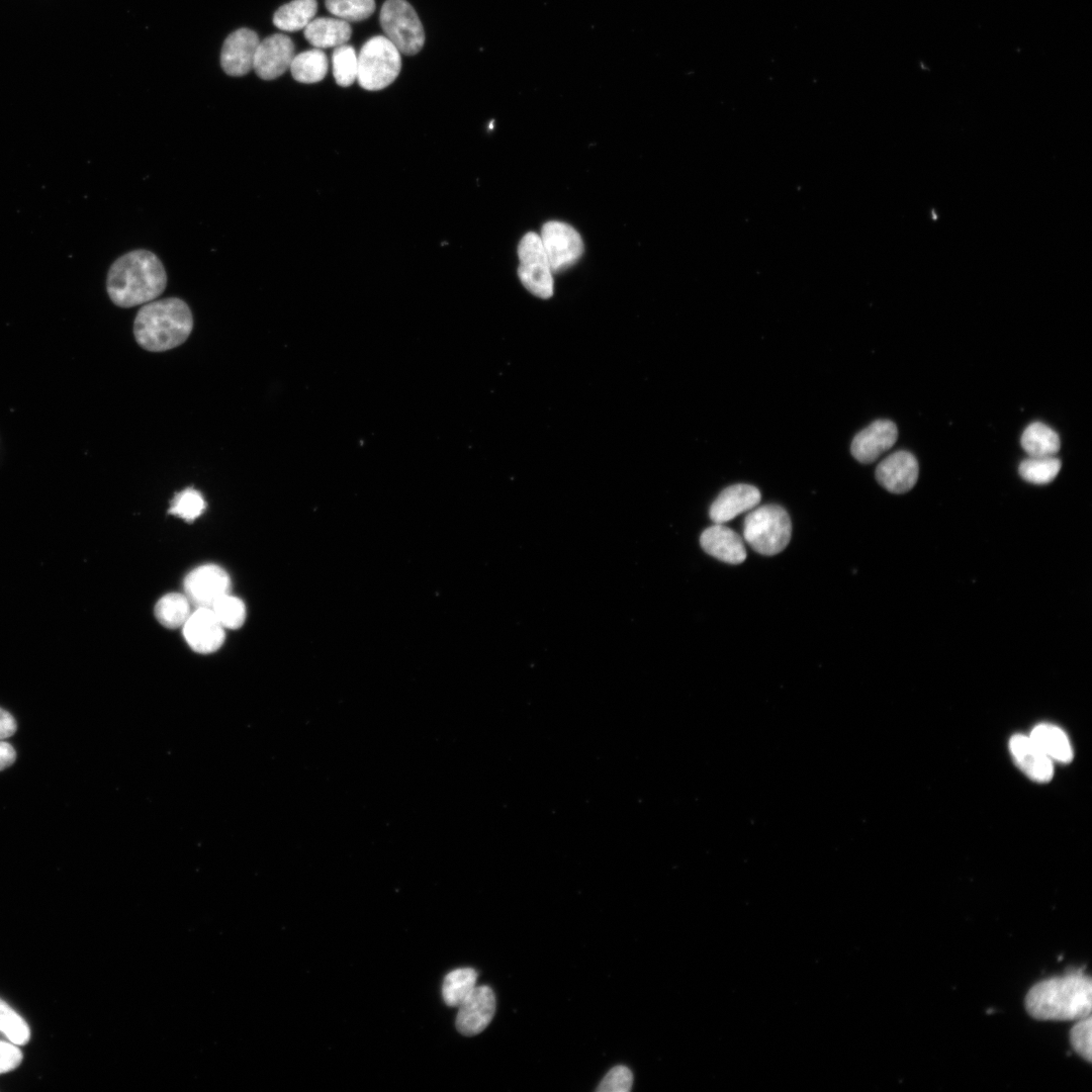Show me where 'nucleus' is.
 Instances as JSON below:
<instances>
[{"instance_id":"4","label":"nucleus","mask_w":1092,"mask_h":1092,"mask_svg":"<svg viewBox=\"0 0 1092 1092\" xmlns=\"http://www.w3.org/2000/svg\"><path fill=\"white\" fill-rule=\"evenodd\" d=\"M792 523L787 511L778 505L752 509L743 522L744 540L762 555H776L790 542Z\"/></svg>"},{"instance_id":"5","label":"nucleus","mask_w":1092,"mask_h":1092,"mask_svg":"<svg viewBox=\"0 0 1092 1092\" xmlns=\"http://www.w3.org/2000/svg\"><path fill=\"white\" fill-rule=\"evenodd\" d=\"M358 57L357 81L366 90H381L390 85L401 69V58L395 46L383 35L369 38Z\"/></svg>"},{"instance_id":"14","label":"nucleus","mask_w":1092,"mask_h":1092,"mask_svg":"<svg viewBox=\"0 0 1092 1092\" xmlns=\"http://www.w3.org/2000/svg\"><path fill=\"white\" fill-rule=\"evenodd\" d=\"M919 466L908 451L900 450L883 459L876 469L878 482L893 493L910 490L918 478Z\"/></svg>"},{"instance_id":"25","label":"nucleus","mask_w":1092,"mask_h":1092,"mask_svg":"<svg viewBox=\"0 0 1092 1092\" xmlns=\"http://www.w3.org/2000/svg\"><path fill=\"white\" fill-rule=\"evenodd\" d=\"M190 602L185 595L170 593L163 596L156 604L157 620L166 628L183 627L191 615Z\"/></svg>"},{"instance_id":"16","label":"nucleus","mask_w":1092,"mask_h":1092,"mask_svg":"<svg viewBox=\"0 0 1092 1092\" xmlns=\"http://www.w3.org/2000/svg\"><path fill=\"white\" fill-rule=\"evenodd\" d=\"M761 499L757 487L738 483L723 489L710 507L709 515L715 524H724L738 515L757 507Z\"/></svg>"},{"instance_id":"1","label":"nucleus","mask_w":1092,"mask_h":1092,"mask_svg":"<svg viewBox=\"0 0 1092 1092\" xmlns=\"http://www.w3.org/2000/svg\"><path fill=\"white\" fill-rule=\"evenodd\" d=\"M1091 1004V978L1082 970L1040 980L1024 998L1026 1012L1036 1020H1078L1090 1015Z\"/></svg>"},{"instance_id":"3","label":"nucleus","mask_w":1092,"mask_h":1092,"mask_svg":"<svg viewBox=\"0 0 1092 1092\" xmlns=\"http://www.w3.org/2000/svg\"><path fill=\"white\" fill-rule=\"evenodd\" d=\"M192 329V312L186 302L177 297L144 304L133 322L136 343L150 352H164L182 345Z\"/></svg>"},{"instance_id":"26","label":"nucleus","mask_w":1092,"mask_h":1092,"mask_svg":"<svg viewBox=\"0 0 1092 1092\" xmlns=\"http://www.w3.org/2000/svg\"><path fill=\"white\" fill-rule=\"evenodd\" d=\"M1061 469V461L1055 456H1029L1018 468L1020 476L1033 484H1046L1055 479Z\"/></svg>"},{"instance_id":"24","label":"nucleus","mask_w":1092,"mask_h":1092,"mask_svg":"<svg viewBox=\"0 0 1092 1092\" xmlns=\"http://www.w3.org/2000/svg\"><path fill=\"white\" fill-rule=\"evenodd\" d=\"M476 980L477 973L472 968H460L448 973L442 986L445 1004L458 1007L476 987Z\"/></svg>"},{"instance_id":"17","label":"nucleus","mask_w":1092,"mask_h":1092,"mask_svg":"<svg viewBox=\"0 0 1092 1092\" xmlns=\"http://www.w3.org/2000/svg\"><path fill=\"white\" fill-rule=\"evenodd\" d=\"M1009 749L1018 767L1031 780L1045 783L1053 778V761L1029 736L1022 734L1012 736Z\"/></svg>"},{"instance_id":"28","label":"nucleus","mask_w":1092,"mask_h":1092,"mask_svg":"<svg viewBox=\"0 0 1092 1092\" xmlns=\"http://www.w3.org/2000/svg\"><path fill=\"white\" fill-rule=\"evenodd\" d=\"M205 507L202 494L193 487H187L175 494L169 513L186 522H192L203 513Z\"/></svg>"},{"instance_id":"2","label":"nucleus","mask_w":1092,"mask_h":1092,"mask_svg":"<svg viewBox=\"0 0 1092 1092\" xmlns=\"http://www.w3.org/2000/svg\"><path fill=\"white\" fill-rule=\"evenodd\" d=\"M167 285V274L152 252L134 250L111 265L106 288L111 301L120 307L146 304L159 297Z\"/></svg>"},{"instance_id":"32","label":"nucleus","mask_w":1092,"mask_h":1092,"mask_svg":"<svg viewBox=\"0 0 1092 1092\" xmlns=\"http://www.w3.org/2000/svg\"><path fill=\"white\" fill-rule=\"evenodd\" d=\"M1069 1040L1074 1052L1086 1062L1091 1063V1016L1076 1020L1070 1029Z\"/></svg>"},{"instance_id":"19","label":"nucleus","mask_w":1092,"mask_h":1092,"mask_svg":"<svg viewBox=\"0 0 1092 1092\" xmlns=\"http://www.w3.org/2000/svg\"><path fill=\"white\" fill-rule=\"evenodd\" d=\"M351 33L348 21L331 17L313 18L304 28L306 40L320 50L345 44Z\"/></svg>"},{"instance_id":"8","label":"nucleus","mask_w":1092,"mask_h":1092,"mask_svg":"<svg viewBox=\"0 0 1092 1092\" xmlns=\"http://www.w3.org/2000/svg\"><path fill=\"white\" fill-rule=\"evenodd\" d=\"M539 237L552 273L571 267L583 253L580 235L568 223L550 220L543 224Z\"/></svg>"},{"instance_id":"23","label":"nucleus","mask_w":1092,"mask_h":1092,"mask_svg":"<svg viewBox=\"0 0 1092 1092\" xmlns=\"http://www.w3.org/2000/svg\"><path fill=\"white\" fill-rule=\"evenodd\" d=\"M289 69L297 82L316 83L327 75L329 62L324 51L312 49L295 55Z\"/></svg>"},{"instance_id":"12","label":"nucleus","mask_w":1092,"mask_h":1092,"mask_svg":"<svg viewBox=\"0 0 1092 1092\" xmlns=\"http://www.w3.org/2000/svg\"><path fill=\"white\" fill-rule=\"evenodd\" d=\"M183 635L196 652L216 651L224 641V628L209 608H196L183 625Z\"/></svg>"},{"instance_id":"9","label":"nucleus","mask_w":1092,"mask_h":1092,"mask_svg":"<svg viewBox=\"0 0 1092 1092\" xmlns=\"http://www.w3.org/2000/svg\"><path fill=\"white\" fill-rule=\"evenodd\" d=\"M228 572L215 564H203L191 570L184 579L185 596L196 608H209L231 592Z\"/></svg>"},{"instance_id":"29","label":"nucleus","mask_w":1092,"mask_h":1092,"mask_svg":"<svg viewBox=\"0 0 1092 1092\" xmlns=\"http://www.w3.org/2000/svg\"><path fill=\"white\" fill-rule=\"evenodd\" d=\"M215 617L225 629H239L246 620V607L242 600L226 594L211 607Z\"/></svg>"},{"instance_id":"21","label":"nucleus","mask_w":1092,"mask_h":1092,"mask_svg":"<svg viewBox=\"0 0 1092 1092\" xmlns=\"http://www.w3.org/2000/svg\"><path fill=\"white\" fill-rule=\"evenodd\" d=\"M316 10V0H292L274 13L273 23L281 30L296 31L305 28L314 18Z\"/></svg>"},{"instance_id":"15","label":"nucleus","mask_w":1092,"mask_h":1092,"mask_svg":"<svg viewBox=\"0 0 1092 1092\" xmlns=\"http://www.w3.org/2000/svg\"><path fill=\"white\" fill-rule=\"evenodd\" d=\"M898 430L889 420H877L858 432L850 446L852 456L861 463H872L897 441Z\"/></svg>"},{"instance_id":"33","label":"nucleus","mask_w":1092,"mask_h":1092,"mask_svg":"<svg viewBox=\"0 0 1092 1092\" xmlns=\"http://www.w3.org/2000/svg\"><path fill=\"white\" fill-rule=\"evenodd\" d=\"M633 1075L625 1066L612 1068L597 1087L599 1092H628L632 1088Z\"/></svg>"},{"instance_id":"30","label":"nucleus","mask_w":1092,"mask_h":1092,"mask_svg":"<svg viewBox=\"0 0 1092 1092\" xmlns=\"http://www.w3.org/2000/svg\"><path fill=\"white\" fill-rule=\"evenodd\" d=\"M0 1032L17 1045L25 1044L30 1037V1030L25 1020L2 999H0Z\"/></svg>"},{"instance_id":"11","label":"nucleus","mask_w":1092,"mask_h":1092,"mask_svg":"<svg viewBox=\"0 0 1092 1092\" xmlns=\"http://www.w3.org/2000/svg\"><path fill=\"white\" fill-rule=\"evenodd\" d=\"M294 56V44L289 36L272 34L260 40L253 70L263 80L276 79L289 69Z\"/></svg>"},{"instance_id":"10","label":"nucleus","mask_w":1092,"mask_h":1092,"mask_svg":"<svg viewBox=\"0 0 1092 1092\" xmlns=\"http://www.w3.org/2000/svg\"><path fill=\"white\" fill-rule=\"evenodd\" d=\"M456 1028L465 1035L472 1036L487 1027L495 1012V996L488 986H476L470 995L458 1006Z\"/></svg>"},{"instance_id":"36","label":"nucleus","mask_w":1092,"mask_h":1092,"mask_svg":"<svg viewBox=\"0 0 1092 1092\" xmlns=\"http://www.w3.org/2000/svg\"><path fill=\"white\" fill-rule=\"evenodd\" d=\"M16 759V751L13 746L0 740V770L12 765Z\"/></svg>"},{"instance_id":"35","label":"nucleus","mask_w":1092,"mask_h":1092,"mask_svg":"<svg viewBox=\"0 0 1092 1092\" xmlns=\"http://www.w3.org/2000/svg\"><path fill=\"white\" fill-rule=\"evenodd\" d=\"M17 729L14 717L0 708V740L12 736Z\"/></svg>"},{"instance_id":"34","label":"nucleus","mask_w":1092,"mask_h":1092,"mask_svg":"<svg viewBox=\"0 0 1092 1092\" xmlns=\"http://www.w3.org/2000/svg\"><path fill=\"white\" fill-rule=\"evenodd\" d=\"M22 1061V1054L13 1042L0 1040V1074L14 1070Z\"/></svg>"},{"instance_id":"20","label":"nucleus","mask_w":1092,"mask_h":1092,"mask_svg":"<svg viewBox=\"0 0 1092 1092\" xmlns=\"http://www.w3.org/2000/svg\"><path fill=\"white\" fill-rule=\"evenodd\" d=\"M1039 749L1054 762L1067 763L1073 758V748L1067 734L1049 723L1036 725L1028 735Z\"/></svg>"},{"instance_id":"31","label":"nucleus","mask_w":1092,"mask_h":1092,"mask_svg":"<svg viewBox=\"0 0 1092 1092\" xmlns=\"http://www.w3.org/2000/svg\"><path fill=\"white\" fill-rule=\"evenodd\" d=\"M327 9L346 21H361L375 10L374 0H326Z\"/></svg>"},{"instance_id":"27","label":"nucleus","mask_w":1092,"mask_h":1092,"mask_svg":"<svg viewBox=\"0 0 1092 1092\" xmlns=\"http://www.w3.org/2000/svg\"><path fill=\"white\" fill-rule=\"evenodd\" d=\"M333 75L338 85L348 87L357 80L358 57L352 46L337 47L332 57Z\"/></svg>"},{"instance_id":"13","label":"nucleus","mask_w":1092,"mask_h":1092,"mask_svg":"<svg viewBox=\"0 0 1092 1092\" xmlns=\"http://www.w3.org/2000/svg\"><path fill=\"white\" fill-rule=\"evenodd\" d=\"M259 42L257 33L249 28H240L231 33L220 53L222 70L235 77L248 74L253 69Z\"/></svg>"},{"instance_id":"6","label":"nucleus","mask_w":1092,"mask_h":1092,"mask_svg":"<svg viewBox=\"0 0 1092 1092\" xmlns=\"http://www.w3.org/2000/svg\"><path fill=\"white\" fill-rule=\"evenodd\" d=\"M379 21L385 36L400 54L413 56L422 50L425 31L416 10L406 0H386Z\"/></svg>"},{"instance_id":"7","label":"nucleus","mask_w":1092,"mask_h":1092,"mask_svg":"<svg viewBox=\"0 0 1092 1092\" xmlns=\"http://www.w3.org/2000/svg\"><path fill=\"white\" fill-rule=\"evenodd\" d=\"M518 255V275L525 288L537 297H551L553 273L539 235L527 233L520 241Z\"/></svg>"},{"instance_id":"18","label":"nucleus","mask_w":1092,"mask_h":1092,"mask_svg":"<svg viewBox=\"0 0 1092 1092\" xmlns=\"http://www.w3.org/2000/svg\"><path fill=\"white\" fill-rule=\"evenodd\" d=\"M700 544L706 553L726 563L739 564L746 558L742 538L723 524L707 528L700 537Z\"/></svg>"},{"instance_id":"22","label":"nucleus","mask_w":1092,"mask_h":1092,"mask_svg":"<svg viewBox=\"0 0 1092 1092\" xmlns=\"http://www.w3.org/2000/svg\"><path fill=\"white\" fill-rule=\"evenodd\" d=\"M1020 442L1029 456H1054L1061 448L1059 435L1040 422L1027 426Z\"/></svg>"}]
</instances>
